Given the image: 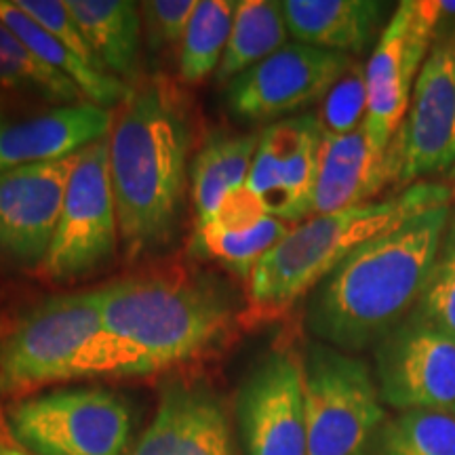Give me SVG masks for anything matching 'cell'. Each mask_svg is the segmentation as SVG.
Segmentation results:
<instances>
[{
	"label": "cell",
	"instance_id": "obj_1",
	"mask_svg": "<svg viewBox=\"0 0 455 455\" xmlns=\"http://www.w3.org/2000/svg\"><path fill=\"white\" fill-rule=\"evenodd\" d=\"M101 327L84 356V379L152 375L212 355L235 333L232 289L190 270L106 284Z\"/></svg>",
	"mask_w": 455,
	"mask_h": 455
},
{
	"label": "cell",
	"instance_id": "obj_2",
	"mask_svg": "<svg viewBox=\"0 0 455 455\" xmlns=\"http://www.w3.org/2000/svg\"><path fill=\"white\" fill-rule=\"evenodd\" d=\"M108 141L124 258L161 253L178 236L184 209L190 104L167 76L140 83L124 100Z\"/></svg>",
	"mask_w": 455,
	"mask_h": 455
},
{
	"label": "cell",
	"instance_id": "obj_3",
	"mask_svg": "<svg viewBox=\"0 0 455 455\" xmlns=\"http://www.w3.org/2000/svg\"><path fill=\"white\" fill-rule=\"evenodd\" d=\"M453 204L428 209L356 247L310 291L306 327L316 341L361 352L409 316L428 283Z\"/></svg>",
	"mask_w": 455,
	"mask_h": 455
},
{
	"label": "cell",
	"instance_id": "obj_4",
	"mask_svg": "<svg viewBox=\"0 0 455 455\" xmlns=\"http://www.w3.org/2000/svg\"><path fill=\"white\" fill-rule=\"evenodd\" d=\"M453 198L445 184L419 181L384 201L299 221L255 264L249 276L251 312L259 321L283 316L363 243L428 209L453 204Z\"/></svg>",
	"mask_w": 455,
	"mask_h": 455
},
{
	"label": "cell",
	"instance_id": "obj_5",
	"mask_svg": "<svg viewBox=\"0 0 455 455\" xmlns=\"http://www.w3.org/2000/svg\"><path fill=\"white\" fill-rule=\"evenodd\" d=\"M100 327V289L34 306L0 339V398L20 401L44 386L84 379V356Z\"/></svg>",
	"mask_w": 455,
	"mask_h": 455
},
{
	"label": "cell",
	"instance_id": "obj_6",
	"mask_svg": "<svg viewBox=\"0 0 455 455\" xmlns=\"http://www.w3.org/2000/svg\"><path fill=\"white\" fill-rule=\"evenodd\" d=\"M4 411L15 445L32 455H129L133 449V407L108 386L38 392Z\"/></svg>",
	"mask_w": 455,
	"mask_h": 455
},
{
	"label": "cell",
	"instance_id": "obj_7",
	"mask_svg": "<svg viewBox=\"0 0 455 455\" xmlns=\"http://www.w3.org/2000/svg\"><path fill=\"white\" fill-rule=\"evenodd\" d=\"M301 371L306 455L371 453L386 411L367 363L323 341H308Z\"/></svg>",
	"mask_w": 455,
	"mask_h": 455
},
{
	"label": "cell",
	"instance_id": "obj_8",
	"mask_svg": "<svg viewBox=\"0 0 455 455\" xmlns=\"http://www.w3.org/2000/svg\"><path fill=\"white\" fill-rule=\"evenodd\" d=\"M108 138L87 146L76 156L60 224L41 266L51 283L81 281L116 253L121 232L110 181Z\"/></svg>",
	"mask_w": 455,
	"mask_h": 455
},
{
	"label": "cell",
	"instance_id": "obj_9",
	"mask_svg": "<svg viewBox=\"0 0 455 455\" xmlns=\"http://www.w3.org/2000/svg\"><path fill=\"white\" fill-rule=\"evenodd\" d=\"M443 20V0H405L378 36L365 64V131L378 148L388 150L405 121L415 81L439 38Z\"/></svg>",
	"mask_w": 455,
	"mask_h": 455
},
{
	"label": "cell",
	"instance_id": "obj_10",
	"mask_svg": "<svg viewBox=\"0 0 455 455\" xmlns=\"http://www.w3.org/2000/svg\"><path fill=\"white\" fill-rule=\"evenodd\" d=\"M392 181L409 188L455 171V43L432 44L415 81L411 104L388 146Z\"/></svg>",
	"mask_w": 455,
	"mask_h": 455
},
{
	"label": "cell",
	"instance_id": "obj_11",
	"mask_svg": "<svg viewBox=\"0 0 455 455\" xmlns=\"http://www.w3.org/2000/svg\"><path fill=\"white\" fill-rule=\"evenodd\" d=\"M375 384L398 411H455V339L411 312L375 344Z\"/></svg>",
	"mask_w": 455,
	"mask_h": 455
},
{
	"label": "cell",
	"instance_id": "obj_12",
	"mask_svg": "<svg viewBox=\"0 0 455 455\" xmlns=\"http://www.w3.org/2000/svg\"><path fill=\"white\" fill-rule=\"evenodd\" d=\"M352 61V55L338 51L287 43L228 83V108L235 116L251 123L304 110L325 98Z\"/></svg>",
	"mask_w": 455,
	"mask_h": 455
},
{
	"label": "cell",
	"instance_id": "obj_13",
	"mask_svg": "<svg viewBox=\"0 0 455 455\" xmlns=\"http://www.w3.org/2000/svg\"><path fill=\"white\" fill-rule=\"evenodd\" d=\"M236 422L244 455H306L301 355L272 348L236 392Z\"/></svg>",
	"mask_w": 455,
	"mask_h": 455
},
{
	"label": "cell",
	"instance_id": "obj_14",
	"mask_svg": "<svg viewBox=\"0 0 455 455\" xmlns=\"http://www.w3.org/2000/svg\"><path fill=\"white\" fill-rule=\"evenodd\" d=\"M76 156L0 173V261L20 268L43 266Z\"/></svg>",
	"mask_w": 455,
	"mask_h": 455
},
{
	"label": "cell",
	"instance_id": "obj_15",
	"mask_svg": "<svg viewBox=\"0 0 455 455\" xmlns=\"http://www.w3.org/2000/svg\"><path fill=\"white\" fill-rule=\"evenodd\" d=\"M321 141L315 114L287 118L259 133L244 186L272 218L287 224L312 218Z\"/></svg>",
	"mask_w": 455,
	"mask_h": 455
},
{
	"label": "cell",
	"instance_id": "obj_16",
	"mask_svg": "<svg viewBox=\"0 0 455 455\" xmlns=\"http://www.w3.org/2000/svg\"><path fill=\"white\" fill-rule=\"evenodd\" d=\"M129 455H241L220 392L203 378L163 386L155 418Z\"/></svg>",
	"mask_w": 455,
	"mask_h": 455
},
{
	"label": "cell",
	"instance_id": "obj_17",
	"mask_svg": "<svg viewBox=\"0 0 455 455\" xmlns=\"http://www.w3.org/2000/svg\"><path fill=\"white\" fill-rule=\"evenodd\" d=\"M114 116L91 101L66 104L21 121H0V173L74 156L110 135Z\"/></svg>",
	"mask_w": 455,
	"mask_h": 455
},
{
	"label": "cell",
	"instance_id": "obj_18",
	"mask_svg": "<svg viewBox=\"0 0 455 455\" xmlns=\"http://www.w3.org/2000/svg\"><path fill=\"white\" fill-rule=\"evenodd\" d=\"M291 224L272 218L243 186L228 195L209 220L198 221L190 238L195 258L213 259L232 275L251 276L255 264L291 230Z\"/></svg>",
	"mask_w": 455,
	"mask_h": 455
},
{
	"label": "cell",
	"instance_id": "obj_19",
	"mask_svg": "<svg viewBox=\"0 0 455 455\" xmlns=\"http://www.w3.org/2000/svg\"><path fill=\"white\" fill-rule=\"evenodd\" d=\"M392 181L388 150L378 148L365 124L339 138L323 135L312 215H329L373 201Z\"/></svg>",
	"mask_w": 455,
	"mask_h": 455
},
{
	"label": "cell",
	"instance_id": "obj_20",
	"mask_svg": "<svg viewBox=\"0 0 455 455\" xmlns=\"http://www.w3.org/2000/svg\"><path fill=\"white\" fill-rule=\"evenodd\" d=\"M287 30L301 44L363 53L378 36L388 4L378 0H283Z\"/></svg>",
	"mask_w": 455,
	"mask_h": 455
},
{
	"label": "cell",
	"instance_id": "obj_21",
	"mask_svg": "<svg viewBox=\"0 0 455 455\" xmlns=\"http://www.w3.org/2000/svg\"><path fill=\"white\" fill-rule=\"evenodd\" d=\"M100 64L116 78H135L140 68L141 13L127 0H66Z\"/></svg>",
	"mask_w": 455,
	"mask_h": 455
},
{
	"label": "cell",
	"instance_id": "obj_22",
	"mask_svg": "<svg viewBox=\"0 0 455 455\" xmlns=\"http://www.w3.org/2000/svg\"><path fill=\"white\" fill-rule=\"evenodd\" d=\"M259 133H215L190 163V196L198 221L209 220L221 201L247 184Z\"/></svg>",
	"mask_w": 455,
	"mask_h": 455
},
{
	"label": "cell",
	"instance_id": "obj_23",
	"mask_svg": "<svg viewBox=\"0 0 455 455\" xmlns=\"http://www.w3.org/2000/svg\"><path fill=\"white\" fill-rule=\"evenodd\" d=\"M0 21L17 34L21 43L32 51L38 60L44 61L49 68H53L60 74L70 78L91 104L101 108H112L124 104L129 98V84L112 74L98 72L93 68L84 66L81 60H76L60 41H55L41 24L24 13L13 0H0Z\"/></svg>",
	"mask_w": 455,
	"mask_h": 455
},
{
	"label": "cell",
	"instance_id": "obj_24",
	"mask_svg": "<svg viewBox=\"0 0 455 455\" xmlns=\"http://www.w3.org/2000/svg\"><path fill=\"white\" fill-rule=\"evenodd\" d=\"M287 21L278 0H241L236 3L230 41L215 72L220 83L235 81L287 44Z\"/></svg>",
	"mask_w": 455,
	"mask_h": 455
},
{
	"label": "cell",
	"instance_id": "obj_25",
	"mask_svg": "<svg viewBox=\"0 0 455 455\" xmlns=\"http://www.w3.org/2000/svg\"><path fill=\"white\" fill-rule=\"evenodd\" d=\"M235 0H198L180 44V78L198 84L218 72L235 24Z\"/></svg>",
	"mask_w": 455,
	"mask_h": 455
},
{
	"label": "cell",
	"instance_id": "obj_26",
	"mask_svg": "<svg viewBox=\"0 0 455 455\" xmlns=\"http://www.w3.org/2000/svg\"><path fill=\"white\" fill-rule=\"evenodd\" d=\"M0 87L38 91L47 100L61 104H78L83 91L70 78L38 60L13 30L0 21Z\"/></svg>",
	"mask_w": 455,
	"mask_h": 455
},
{
	"label": "cell",
	"instance_id": "obj_27",
	"mask_svg": "<svg viewBox=\"0 0 455 455\" xmlns=\"http://www.w3.org/2000/svg\"><path fill=\"white\" fill-rule=\"evenodd\" d=\"M378 455H455V413L403 411L379 430Z\"/></svg>",
	"mask_w": 455,
	"mask_h": 455
},
{
	"label": "cell",
	"instance_id": "obj_28",
	"mask_svg": "<svg viewBox=\"0 0 455 455\" xmlns=\"http://www.w3.org/2000/svg\"><path fill=\"white\" fill-rule=\"evenodd\" d=\"M413 315L455 339V209L449 215L445 236Z\"/></svg>",
	"mask_w": 455,
	"mask_h": 455
},
{
	"label": "cell",
	"instance_id": "obj_29",
	"mask_svg": "<svg viewBox=\"0 0 455 455\" xmlns=\"http://www.w3.org/2000/svg\"><path fill=\"white\" fill-rule=\"evenodd\" d=\"M367 100L365 64L355 60L321 100L315 114L321 133L325 138H339L361 129L367 118Z\"/></svg>",
	"mask_w": 455,
	"mask_h": 455
},
{
	"label": "cell",
	"instance_id": "obj_30",
	"mask_svg": "<svg viewBox=\"0 0 455 455\" xmlns=\"http://www.w3.org/2000/svg\"><path fill=\"white\" fill-rule=\"evenodd\" d=\"M24 13L32 17L36 24H41L55 41H60L70 53L81 60L84 66L93 68L98 72H106L104 66L100 64V60L95 57L93 49L89 47L87 38L81 30V26L76 24L74 15L68 9L66 0H13Z\"/></svg>",
	"mask_w": 455,
	"mask_h": 455
},
{
	"label": "cell",
	"instance_id": "obj_31",
	"mask_svg": "<svg viewBox=\"0 0 455 455\" xmlns=\"http://www.w3.org/2000/svg\"><path fill=\"white\" fill-rule=\"evenodd\" d=\"M198 0H150L140 4L146 30L155 47H173L184 41L186 28Z\"/></svg>",
	"mask_w": 455,
	"mask_h": 455
},
{
	"label": "cell",
	"instance_id": "obj_32",
	"mask_svg": "<svg viewBox=\"0 0 455 455\" xmlns=\"http://www.w3.org/2000/svg\"><path fill=\"white\" fill-rule=\"evenodd\" d=\"M13 436H11L9 422H7V411L0 407V445H13Z\"/></svg>",
	"mask_w": 455,
	"mask_h": 455
},
{
	"label": "cell",
	"instance_id": "obj_33",
	"mask_svg": "<svg viewBox=\"0 0 455 455\" xmlns=\"http://www.w3.org/2000/svg\"><path fill=\"white\" fill-rule=\"evenodd\" d=\"M0 455H32L28 453L26 449H21L20 445H0Z\"/></svg>",
	"mask_w": 455,
	"mask_h": 455
},
{
	"label": "cell",
	"instance_id": "obj_34",
	"mask_svg": "<svg viewBox=\"0 0 455 455\" xmlns=\"http://www.w3.org/2000/svg\"><path fill=\"white\" fill-rule=\"evenodd\" d=\"M11 327H13V321H11V318H7L4 315H0V339H3L4 335L9 333Z\"/></svg>",
	"mask_w": 455,
	"mask_h": 455
},
{
	"label": "cell",
	"instance_id": "obj_35",
	"mask_svg": "<svg viewBox=\"0 0 455 455\" xmlns=\"http://www.w3.org/2000/svg\"><path fill=\"white\" fill-rule=\"evenodd\" d=\"M4 118V110H3V101H0V121Z\"/></svg>",
	"mask_w": 455,
	"mask_h": 455
}]
</instances>
